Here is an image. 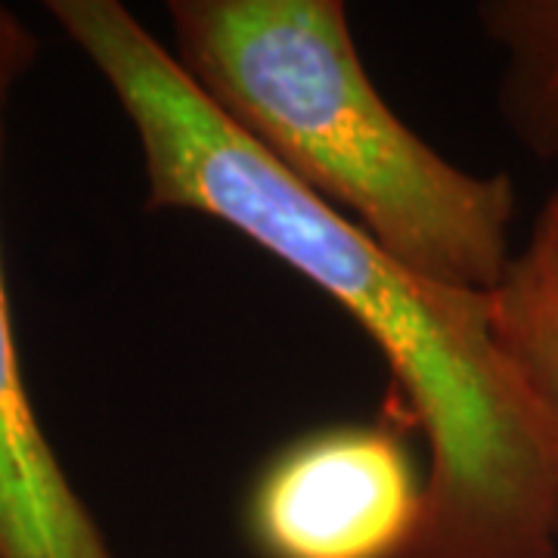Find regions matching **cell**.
I'll use <instances>...</instances> for the list:
<instances>
[{"label":"cell","instance_id":"cell-2","mask_svg":"<svg viewBox=\"0 0 558 558\" xmlns=\"http://www.w3.org/2000/svg\"><path fill=\"white\" fill-rule=\"evenodd\" d=\"M174 60L307 193L418 277L490 292L515 190L438 156L381 100L336 0H174Z\"/></svg>","mask_w":558,"mask_h":558},{"label":"cell","instance_id":"cell-7","mask_svg":"<svg viewBox=\"0 0 558 558\" xmlns=\"http://www.w3.org/2000/svg\"><path fill=\"white\" fill-rule=\"evenodd\" d=\"M556 558H558V556H556Z\"/></svg>","mask_w":558,"mask_h":558},{"label":"cell","instance_id":"cell-6","mask_svg":"<svg viewBox=\"0 0 558 558\" xmlns=\"http://www.w3.org/2000/svg\"><path fill=\"white\" fill-rule=\"evenodd\" d=\"M478 20L506 53L502 119L534 156L558 159V0H490Z\"/></svg>","mask_w":558,"mask_h":558},{"label":"cell","instance_id":"cell-3","mask_svg":"<svg viewBox=\"0 0 558 558\" xmlns=\"http://www.w3.org/2000/svg\"><path fill=\"white\" fill-rule=\"evenodd\" d=\"M422 512L425 475L400 435L332 425L260 469L245 531L260 558H407Z\"/></svg>","mask_w":558,"mask_h":558},{"label":"cell","instance_id":"cell-1","mask_svg":"<svg viewBox=\"0 0 558 558\" xmlns=\"http://www.w3.org/2000/svg\"><path fill=\"white\" fill-rule=\"evenodd\" d=\"M47 13L134 124L149 211L227 223L376 341L428 440L425 512L407 558H556L558 418L494 339L487 292L407 270L279 171L124 3L50 0Z\"/></svg>","mask_w":558,"mask_h":558},{"label":"cell","instance_id":"cell-5","mask_svg":"<svg viewBox=\"0 0 558 558\" xmlns=\"http://www.w3.org/2000/svg\"><path fill=\"white\" fill-rule=\"evenodd\" d=\"M502 354L558 418V193L539 208L521 255L487 292Z\"/></svg>","mask_w":558,"mask_h":558},{"label":"cell","instance_id":"cell-4","mask_svg":"<svg viewBox=\"0 0 558 558\" xmlns=\"http://www.w3.org/2000/svg\"><path fill=\"white\" fill-rule=\"evenodd\" d=\"M38 57L35 32L0 3V156L13 87ZM0 558H116L35 416L0 258Z\"/></svg>","mask_w":558,"mask_h":558}]
</instances>
